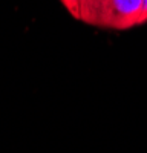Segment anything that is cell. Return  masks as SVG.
Here are the masks:
<instances>
[{"mask_svg": "<svg viewBox=\"0 0 147 153\" xmlns=\"http://www.w3.org/2000/svg\"><path fill=\"white\" fill-rule=\"evenodd\" d=\"M141 0H81L80 22L98 29L127 31L138 26Z\"/></svg>", "mask_w": 147, "mask_h": 153, "instance_id": "cell-1", "label": "cell"}, {"mask_svg": "<svg viewBox=\"0 0 147 153\" xmlns=\"http://www.w3.org/2000/svg\"><path fill=\"white\" fill-rule=\"evenodd\" d=\"M63 5V8L68 11V14L74 19L80 22V3L81 0H58Z\"/></svg>", "mask_w": 147, "mask_h": 153, "instance_id": "cell-2", "label": "cell"}, {"mask_svg": "<svg viewBox=\"0 0 147 153\" xmlns=\"http://www.w3.org/2000/svg\"><path fill=\"white\" fill-rule=\"evenodd\" d=\"M147 23V0H141V8H140V16H138V26Z\"/></svg>", "mask_w": 147, "mask_h": 153, "instance_id": "cell-3", "label": "cell"}]
</instances>
